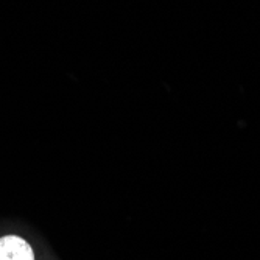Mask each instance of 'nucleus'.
Returning <instances> with one entry per match:
<instances>
[{"mask_svg": "<svg viewBox=\"0 0 260 260\" xmlns=\"http://www.w3.org/2000/svg\"><path fill=\"white\" fill-rule=\"evenodd\" d=\"M0 260H36V254L27 239L5 234L0 237Z\"/></svg>", "mask_w": 260, "mask_h": 260, "instance_id": "nucleus-1", "label": "nucleus"}]
</instances>
